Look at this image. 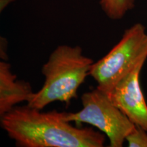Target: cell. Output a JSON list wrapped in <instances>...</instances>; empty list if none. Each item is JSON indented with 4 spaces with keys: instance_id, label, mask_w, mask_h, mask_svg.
I'll return each instance as SVG.
<instances>
[{
    "instance_id": "cell-1",
    "label": "cell",
    "mask_w": 147,
    "mask_h": 147,
    "mask_svg": "<svg viewBox=\"0 0 147 147\" xmlns=\"http://www.w3.org/2000/svg\"><path fill=\"white\" fill-rule=\"evenodd\" d=\"M0 125L20 147H102L106 135L91 127L74 126L64 113L42 112L16 106L0 119Z\"/></svg>"
},
{
    "instance_id": "cell-2",
    "label": "cell",
    "mask_w": 147,
    "mask_h": 147,
    "mask_svg": "<svg viewBox=\"0 0 147 147\" xmlns=\"http://www.w3.org/2000/svg\"><path fill=\"white\" fill-rule=\"evenodd\" d=\"M93 63L79 46H58L42 67L45 78L43 86L34 92L27 104L39 110L55 102L69 104L77 97Z\"/></svg>"
},
{
    "instance_id": "cell-3",
    "label": "cell",
    "mask_w": 147,
    "mask_h": 147,
    "mask_svg": "<svg viewBox=\"0 0 147 147\" xmlns=\"http://www.w3.org/2000/svg\"><path fill=\"white\" fill-rule=\"evenodd\" d=\"M147 59V34L142 23L127 29L118 43L90 69L97 88L109 95L117 84Z\"/></svg>"
},
{
    "instance_id": "cell-4",
    "label": "cell",
    "mask_w": 147,
    "mask_h": 147,
    "mask_svg": "<svg viewBox=\"0 0 147 147\" xmlns=\"http://www.w3.org/2000/svg\"><path fill=\"white\" fill-rule=\"evenodd\" d=\"M82 108L76 113H64V119L76 124L86 123L98 129L108 137L110 147H122L135 127L115 105L109 95L98 88L81 97Z\"/></svg>"
},
{
    "instance_id": "cell-5",
    "label": "cell",
    "mask_w": 147,
    "mask_h": 147,
    "mask_svg": "<svg viewBox=\"0 0 147 147\" xmlns=\"http://www.w3.org/2000/svg\"><path fill=\"white\" fill-rule=\"evenodd\" d=\"M144 63H140L123 78L110 97L135 125L147 131V104L140 83V75Z\"/></svg>"
},
{
    "instance_id": "cell-6",
    "label": "cell",
    "mask_w": 147,
    "mask_h": 147,
    "mask_svg": "<svg viewBox=\"0 0 147 147\" xmlns=\"http://www.w3.org/2000/svg\"><path fill=\"white\" fill-rule=\"evenodd\" d=\"M32 84L18 80L7 60L0 59V119L12 108L27 102L34 94Z\"/></svg>"
},
{
    "instance_id": "cell-7",
    "label": "cell",
    "mask_w": 147,
    "mask_h": 147,
    "mask_svg": "<svg viewBox=\"0 0 147 147\" xmlns=\"http://www.w3.org/2000/svg\"><path fill=\"white\" fill-rule=\"evenodd\" d=\"M104 14L112 20H120L135 6V0H98Z\"/></svg>"
},
{
    "instance_id": "cell-8",
    "label": "cell",
    "mask_w": 147,
    "mask_h": 147,
    "mask_svg": "<svg viewBox=\"0 0 147 147\" xmlns=\"http://www.w3.org/2000/svg\"><path fill=\"white\" fill-rule=\"evenodd\" d=\"M126 141L129 147H147V131L135 125L127 136Z\"/></svg>"
},
{
    "instance_id": "cell-9",
    "label": "cell",
    "mask_w": 147,
    "mask_h": 147,
    "mask_svg": "<svg viewBox=\"0 0 147 147\" xmlns=\"http://www.w3.org/2000/svg\"><path fill=\"white\" fill-rule=\"evenodd\" d=\"M16 0H0V14L9 5ZM8 42L4 37L0 34V59L8 60Z\"/></svg>"
}]
</instances>
